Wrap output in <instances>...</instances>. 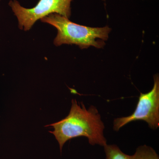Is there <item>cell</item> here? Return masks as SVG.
<instances>
[{"mask_svg":"<svg viewBox=\"0 0 159 159\" xmlns=\"http://www.w3.org/2000/svg\"><path fill=\"white\" fill-rule=\"evenodd\" d=\"M131 159H159V156L152 147L146 145L138 147L135 152L131 155Z\"/></svg>","mask_w":159,"mask_h":159,"instance_id":"cell-5","label":"cell"},{"mask_svg":"<svg viewBox=\"0 0 159 159\" xmlns=\"http://www.w3.org/2000/svg\"><path fill=\"white\" fill-rule=\"evenodd\" d=\"M40 20L43 22L48 23L57 29V35L54 41L56 46L63 44H74L81 49L88 48L90 46L101 48L105 45L104 41L108 39L111 31L108 26L91 28L80 25L57 13L49 15Z\"/></svg>","mask_w":159,"mask_h":159,"instance_id":"cell-2","label":"cell"},{"mask_svg":"<svg viewBox=\"0 0 159 159\" xmlns=\"http://www.w3.org/2000/svg\"><path fill=\"white\" fill-rule=\"evenodd\" d=\"M104 147L106 159H131V155L126 154L116 145H107Z\"/></svg>","mask_w":159,"mask_h":159,"instance_id":"cell-6","label":"cell"},{"mask_svg":"<svg viewBox=\"0 0 159 159\" xmlns=\"http://www.w3.org/2000/svg\"><path fill=\"white\" fill-rule=\"evenodd\" d=\"M53 127L50 131L59 144L61 152L69 140L78 137L88 138L90 145L105 146L107 144L103 134L105 126L98 110L93 106L86 108L83 102L72 100L68 116L59 122L47 125Z\"/></svg>","mask_w":159,"mask_h":159,"instance_id":"cell-1","label":"cell"},{"mask_svg":"<svg viewBox=\"0 0 159 159\" xmlns=\"http://www.w3.org/2000/svg\"><path fill=\"white\" fill-rule=\"evenodd\" d=\"M154 85L152 89L147 93H141L136 108L128 116L115 119L113 128L118 131L124 125L134 121H145L149 128L156 129L159 127V77L154 76Z\"/></svg>","mask_w":159,"mask_h":159,"instance_id":"cell-4","label":"cell"},{"mask_svg":"<svg viewBox=\"0 0 159 159\" xmlns=\"http://www.w3.org/2000/svg\"><path fill=\"white\" fill-rule=\"evenodd\" d=\"M72 0H39L31 9L20 6L16 0L11 1L9 5L18 19L20 29L29 31L38 20L52 13H57L69 18L71 15Z\"/></svg>","mask_w":159,"mask_h":159,"instance_id":"cell-3","label":"cell"}]
</instances>
